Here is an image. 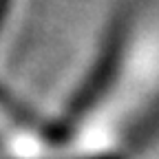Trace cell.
<instances>
[{
	"mask_svg": "<svg viewBox=\"0 0 159 159\" xmlns=\"http://www.w3.org/2000/svg\"><path fill=\"white\" fill-rule=\"evenodd\" d=\"M9 5H11V0H0V25H2V20H5V16H7Z\"/></svg>",
	"mask_w": 159,
	"mask_h": 159,
	"instance_id": "cell-1",
	"label": "cell"
}]
</instances>
